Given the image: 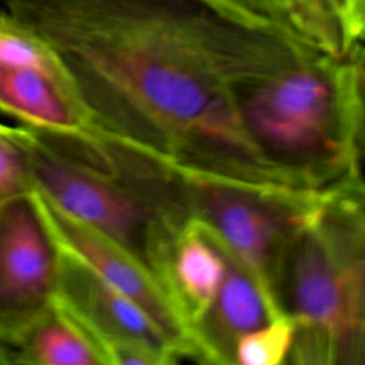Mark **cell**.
<instances>
[{
    "label": "cell",
    "mask_w": 365,
    "mask_h": 365,
    "mask_svg": "<svg viewBox=\"0 0 365 365\" xmlns=\"http://www.w3.org/2000/svg\"><path fill=\"white\" fill-rule=\"evenodd\" d=\"M0 64L34 67L60 80L70 90L53 51L6 7H0Z\"/></svg>",
    "instance_id": "obj_13"
},
{
    "label": "cell",
    "mask_w": 365,
    "mask_h": 365,
    "mask_svg": "<svg viewBox=\"0 0 365 365\" xmlns=\"http://www.w3.org/2000/svg\"><path fill=\"white\" fill-rule=\"evenodd\" d=\"M0 111L41 131H90L67 86L29 66L0 64Z\"/></svg>",
    "instance_id": "obj_11"
},
{
    "label": "cell",
    "mask_w": 365,
    "mask_h": 365,
    "mask_svg": "<svg viewBox=\"0 0 365 365\" xmlns=\"http://www.w3.org/2000/svg\"><path fill=\"white\" fill-rule=\"evenodd\" d=\"M0 365H13V349L0 342Z\"/></svg>",
    "instance_id": "obj_17"
},
{
    "label": "cell",
    "mask_w": 365,
    "mask_h": 365,
    "mask_svg": "<svg viewBox=\"0 0 365 365\" xmlns=\"http://www.w3.org/2000/svg\"><path fill=\"white\" fill-rule=\"evenodd\" d=\"M349 47L362 43L365 33V0H329Z\"/></svg>",
    "instance_id": "obj_16"
},
{
    "label": "cell",
    "mask_w": 365,
    "mask_h": 365,
    "mask_svg": "<svg viewBox=\"0 0 365 365\" xmlns=\"http://www.w3.org/2000/svg\"><path fill=\"white\" fill-rule=\"evenodd\" d=\"M362 77V43L317 53L245 91V128L271 161L318 187L354 184Z\"/></svg>",
    "instance_id": "obj_2"
},
{
    "label": "cell",
    "mask_w": 365,
    "mask_h": 365,
    "mask_svg": "<svg viewBox=\"0 0 365 365\" xmlns=\"http://www.w3.org/2000/svg\"><path fill=\"white\" fill-rule=\"evenodd\" d=\"M204 1L245 26L282 34L328 54L341 56L354 47L348 46L329 0Z\"/></svg>",
    "instance_id": "obj_9"
},
{
    "label": "cell",
    "mask_w": 365,
    "mask_h": 365,
    "mask_svg": "<svg viewBox=\"0 0 365 365\" xmlns=\"http://www.w3.org/2000/svg\"><path fill=\"white\" fill-rule=\"evenodd\" d=\"M227 268L228 252L211 230L191 215L173 241L164 275L165 287L188 324L191 336L212 304Z\"/></svg>",
    "instance_id": "obj_8"
},
{
    "label": "cell",
    "mask_w": 365,
    "mask_h": 365,
    "mask_svg": "<svg viewBox=\"0 0 365 365\" xmlns=\"http://www.w3.org/2000/svg\"><path fill=\"white\" fill-rule=\"evenodd\" d=\"M269 318L261 289L228 254V268L220 289L192 331L197 354L208 362H232L237 339Z\"/></svg>",
    "instance_id": "obj_10"
},
{
    "label": "cell",
    "mask_w": 365,
    "mask_h": 365,
    "mask_svg": "<svg viewBox=\"0 0 365 365\" xmlns=\"http://www.w3.org/2000/svg\"><path fill=\"white\" fill-rule=\"evenodd\" d=\"M53 51L88 130L177 180L268 195L305 188L250 135L241 98L322 53L204 0H4Z\"/></svg>",
    "instance_id": "obj_1"
},
{
    "label": "cell",
    "mask_w": 365,
    "mask_h": 365,
    "mask_svg": "<svg viewBox=\"0 0 365 365\" xmlns=\"http://www.w3.org/2000/svg\"><path fill=\"white\" fill-rule=\"evenodd\" d=\"M354 191L312 208L284 259L279 294L294 361L352 364L364 348L362 215Z\"/></svg>",
    "instance_id": "obj_3"
},
{
    "label": "cell",
    "mask_w": 365,
    "mask_h": 365,
    "mask_svg": "<svg viewBox=\"0 0 365 365\" xmlns=\"http://www.w3.org/2000/svg\"><path fill=\"white\" fill-rule=\"evenodd\" d=\"M0 124L20 150L37 191L163 278L173 241L184 225L163 194L147 191V187L135 188L134 175L110 177L76 163L27 125Z\"/></svg>",
    "instance_id": "obj_4"
},
{
    "label": "cell",
    "mask_w": 365,
    "mask_h": 365,
    "mask_svg": "<svg viewBox=\"0 0 365 365\" xmlns=\"http://www.w3.org/2000/svg\"><path fill=\"white\" fill-rule=\"evenodd\" d=\"M57 281L54 245L27 197L0 207V342L13 349L51 307Z\"/></svg>",
    "instance_id": "obj_7"
},
{
    "label": "cell",
    "mask_w": 365,
    "mask_h": 365,
    "mask_svg": "<svg viewBox=\"0 0 365 365\" xmlns=\"http://www.w3.org/2000/svg\"><path fill=\"white\" fill-rule=\"evenodd\" d=\"M178 182L191 215L255 281L269 317L288 315L279 294L285 254L305 215L325 201L298 202L201 178Z\"/></svg>",
    "instance_id": "obj_5"
},
{
    "label": "cell",
    "mask_w": 365,
    "mask_h": 365,
    "mask_svg": "<svg viewBox=\"0 0 365 365\" xmlns=\"http://www.w3.org/2000/svg\"><path fill=\"white\" fill-rule=\"evenodd\" d=\"M33 188L26 161L0 124V207L11 200L27 197Z\"/></svg>",
    "instance_id": "obj_15"
},
{
    "label": "cell",
    "mask_w": 365,
    "mask_h": 365,
    "mask_svg": "<svg viewBox=\"0 0 365 365\" xmlns=\"http://www.w3.org/2000/svg\"><path fill=\"white\" fill-rule=\"evenodd\" d=\"M31 200L56 250L70 255L103 282L137 302L185 352L197 355L191 331L167 288L141 259L31 188Z\"/></svg>",
    "instance_id": "obj_6"
},
{
    "label": "cell",
    "mask_w": 365,
    "mask_h": 365,
    "mask_svg": "<svg viewBox=\"0 0 365 365\" xmlns=\"http://www.w3.org/2000/svg\"><path fill=\"white\" fill-rule=\"evenodd\" d=\"M104 364L78 325L54 302L13 346V365Z\"/></svg>",
    "instance_id": "obj_12"
},
{
    "label": "cell",
    "mask_w": 365,
    "mask_h": 365,
    "mask_svg": "<svg viewBox=\"0 0 365 365\" xmlns=\"http://www.w3.org/2000/svg\"><path fill=\"white\" fill-rule=\"evenodd\" d=\"M294 338L295 324L289 315L271 318L237 339L232 362L241 365H279L291 354Z\"/></svg>",
    "instance_id": "obj_14"
}]
</instances>
